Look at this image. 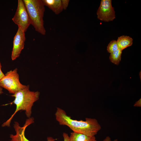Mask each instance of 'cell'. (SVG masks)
Masks as SVG:
<instances>
[{
    "label": "cell",
    "instance_id": "2",
    "mask_svg": "<svg viewBox=\"0 0 141 141\" xmlns=\"http://www.w3.org/2000/svg\"><path fill=\"white\" fill-rule=\"evenodd\" d=\"M39 94L38 91H30L29 85H28L11 95V96L15 97V99L11 103H13L15 105L16 109L10 117L3 124V126H9L13 117L19 111H25L27 116L29 118L31 116L33 103L38 99Z\"/></svg>",
    "mask_w": 141,
    "mask_h": 141
},
{
    "label": "cell",
    "instance_id": "14",
    "mask_svg": "<svg viewBox=\"0 0 141 141\" xmlns=\"http://www.w3.org/2000/svg\"><path fill=\"white\" fill-rule=\"evenodd\" d=\"M61 1L63 10H65L66 9L68 5L69 0H62Z\"/></svg>",
    "mask_w": 141,
    "mask_h": 141
},
{
    "label": "cell",
    "instance_id": "7",
    "mask_svg": "<svg viewBox=\"0 0 141 141\" xmlns=\"http://www.w3.org/2000/svg\"><path fill=\"white\" fill-rule=\"evenodd\" d=\"M25 32L21 27H18L13 41V46L11 55V59L13 61L19 57L24 48L26 39Z\"/></svg>",
    "mask_w": 141,
    "mask_h": 141
},
{
    "label": "cell",
    "instance_id": "12",
    "mask_svg": "<svg viewBox=\"0 0 141 141\" xmlns=\"http://www.w3.org/2000/svg\"><path fill=\"white\" fill-rule=\"evenodd\" d=\"M122 51L119 49L110 53L109 56L110 61L116 65H118L121 60Z\"/></svg>",
    "mask_w": 141,
    "mask_h": 141
},
{
    "label": "cell",
    "instance_id": "17",
    "mask_svg": "<svg viewBox=\"0 0 141 141\" xmlns=\"http://www.w3.org/2000/svg\"><path fill=\"white\" fill-rule=\"evenodd\" d=\"M2 66L0 62V80L4 76V74L3 73L1 70Z\"/></svg>",
    "mask_w": 141,
    "mask_h": 141
},
{
    "label": "cell",
    "instance_id": "16",
    "mask_svg": "<svg viewBox=\"0 0 141 141\" xmlns=\"http://www.w3.org/2000/svg\"><path fill=\"white\" fill-rule=\"evenodd\" d=\"M134 107H141V98L138 101L136 102L134 105Z\"/></svg>",
    "mask_w": 141,
    "mask_h": 141
},
{
    "label": "cell",
    "instance_id": "13",
    "mask_svg": "<svg viewBox=\"0 0 141 141\" xmlns=\"http://www.w3.org/2000/svg\"><path fill=\"white\" fill-rule=\"evenodd\" d=\"M118 49L117 41L113 40L109 44L107 47V50L108 52L111 53Z\"/></svg>",
    "mask_w": 141,
    "mask_h": 141
},
{
    "label": "cell",
    "instance_id": "5",
    "mask_svg": "<svg viewBox=\"0 0 141 141\" xmlns=\"http://www.w3.org/2000/svg\"><path fill=\"white\" fill-rule=\"evenodd\" d=\"M13 22L25 32L31 24L30 19L23 0H18L17 8L12 19Z\"/></svg>",
    "mask_w": 141,
    "mask_h": 141
},
{
    "label": "cell",
    "instance_id": "1",
    "mask_svg": "<svg viewBox=\"0 0 141 141\" xmlns=\"http://www.w3.org/2000/svg\"><path fill=\"white\" fill-rule=\"evenodd\" d=\"M55 115L56 120L60 125L67 126L74 132L92 137L96 135L101 129L96 119L86 118L85 121L74 120L60 108H57Z\"/></svg>",
    "mask_w": 141,
    "mask_h": 141
},
{
    "label": "cell",
    "instance_id": "10",
    "mask_svg": "<svg viewBox=\"0 0 141 141\" xmlns=\"http://www.w3.org/2000/svg\"><path fill=\"white\" fill-rule=\"evenodd\" d=\"M133 39L129 36H122L119 37L117 41L118 49L122 51L131 46L133 44Z\"/></svg>",
    "mask_w": 141,
    "mask_h": 141
},
{
    "label": "cell",
    "instance_id": "6",
    "mask_svg": "<svg viewBox=\"0 0 141 141\" xmlns=\"http://www.w3.org/2000/svg\"><path fill=\"white\" fill-rule=\"evenodd\" d=\"M115 11L112 7L111 0H102L97 12V18L101 21L108 22L115 18Z\"/></svg>",
    "mask_w": 141,
    "mask_h": 141
},
{
    "label": "cell",
    "instance_id": "15",
    "mask_svg": "<svg viewBox=\"0 0 141 141\" xmlns=\"http://www.w3.org/2000/svg\"><path fill=\"white\" fill-rule=\"evenodd\" d=\"M63 141H69V136L67 133L64 132L63 133Z\"/></svg>",
    "mask_w": 141,
    "mask_h": 141
},
{
    "label": "cell",
    "instance_id": "8",
    "mask_svg": "<svg viewBox=\"0 0 141 141\" xmlns=\"http://www.w3.org/2000/svg\"><path fill=\"white\" fill-rule=\"evenodd\" d=\"M34 122L33 118H30L26 120L25 124L22 127L20 126L18 122H15L14 127L16 134L15 135L12 134L10 135L11 141H30L25 137V131L27 126ZM47 141H55L56 139L51 137H49L47 138Z\"/></svg>",
    "mask_w": 141,
    "mask_h": 141
},
{
    "label": "cell",
    "instance_id": "18",
    "mask_svg": "<svg viewBox=\"0 0 141 141\" xmlns=\"http://www.w3.org/2000/svg\"><path fill=\"white\" fill-rule=\"evenodd\" d=\"M103 141H118V140L117 139H116L112 141L111 138L109 136H108L104 139Z\"/></svg>",
    "mask_w": 141,
    "mask_h": 141
},
{
    "label": "cell",
    "instance_id": "4",
    "mask_svg": "<svg viewBox=\"0 0 141 141\" xmlns=\"http://www.w3.org/2000/svg\"><path fill=\"white\" fill-rule=\"evenodd\" d=\"M17 69L7 72L0 80V86L13 94L25 87L26 85L20 82Z\"/></svg>",
    "mask_w": 141,
    "mask_h": 141
},
{
    "label": "cell",
    "instance_id": "9",
    "mask_svg": "<svg viewBox=\"0 0 141 141\" xmlns=\"http://www.w3.org/2000/svg\"><path fill=\"white\" fill-rule=\"evenodd\" d=\"M45 6L48 7L55 14L58 15L63 10L61 0H42Z\"/></svg>",
    "mask_w": 141,
    "mask_h": 141
},
{
    "label": "cell",
    "instance_id": "19",
    "mask_svg": "<svg viewBox=\"0 0 141 141\" xmlns=\"http://www.w3.org/2000/svg\"><path fill=\"white\" fill-rule=\"evenodd\" d=\"M3 92L2 91V88L0 86V94L3 93Z\"/></svg>",
    "mask_w": 141,
    "mask_h": 141
},
{
    "label": "cell",
    "instance_id": "3",
    "mask_svg": "<svg viewBox=\"0 0 141 141\" xmlns=\"http://www.w3.org/2000/svg\"><path fill=\"white\" fill-rule=\"evenodd\" d=\"M31 21V24L37 32L45 35L43 17L45 5L42 0H23Z\"/></svg>",
    "mask_w": 141,
    "mask_h": 141
},
{
    "label": "cell",
    "instance_id": "11",
    "mask_svg": "<svg viewBox=\"0 0 141 141\" xmlns=\"http://www.w3.org/2000/svg\"><path fill=\"white\" fill-rule=\"evenodd\" d=\"M69 141H97L95 136L90 137L73 132L70 133Z\"/></svg>",
    "mask_w": 141,
    "mask_h": 141
}]
</instances>
